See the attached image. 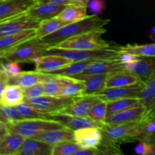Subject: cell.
Instances as JSON below:
<instances>
[{
  "label": "cell",
  "mask_w": 155,
  "mask_h": 155,
  "mask_svg": "<svg viewBox=\"0 0 155 155\" xmlns=\"http://www.w3.org/2000/svg\"><path fill=\"white\" fill-rule=\"evenodd\" d=\"M40 22L26 13L0 21V37L19 33L29 29H37Z\"/></svg>",
  "instance_id": "obj_8"
},
{
  "label": "cell",
  "mask_w": 155,
  "mask_h": 155,
  "mask_svg": "<svg viewBox=\"0 0 155 155\" xmlns=\"http://www.w3.org/2000/svg\"><path fill=\"white\" fill-rule=\"evenodd\" d=\"M149 38L155 42V25L151 28L149 33Z\"/></svg>",
  "instance_id": "obj_49"
},
{
  "label": "cell",
  "mask_w": 155,
  "mask_h": 155,
  "mask_svg": "<svg viewBox=\"0 0 155 155\" xmlns=\"http://www.w3.org/2000/svg\"><path fill=\"white\" fill-rule=\"evenodd\" d=\"M52 119L61 123L65 127L72 130H77L80 129L87 128V127H99L102 129L105 124L97 122L89 116L77 117L68 114L58 113H51Z\"/></svg>",
  "instance_id": "obj_10"
},
{
  "label": "cell",
  "mask_w": 155,
  "mask_h": 155,
  "mask_svg": "<svg viewBox=\"0 0 155 155\" xmlns=\"http://www.w3.org/2000/svg\"><path fill=\"white\" fill-rule=\"evenodd\" d=\"M50 47L42 39L31 38L16 46L0 52L2 60L16 61L18 63L34 62L37 58L44 55L47 48Z\"/></svg>",
  "instance_id": "obj_2"
},
{
  "label": "cell",
  "mask_w": 155,
  "mask_h": 155,
  "mask_svg": "<svg viewBox=\"0 0 155 155\" xmlns=\"http://www.w3.org/2000/svg\"><path fill=\"white\" fill-rule=\"evenodd\" d=\"M142 104L139 98H124L107 101V117L114 114Z\"/></svg>",
  "instance_id": "obj_31"
},
{
  "label": "cell",
  "mask_w": 155,
  "mask_h": 155,
  "mask_svg": "<svg viewBox=\"0 0 155 155\" xmlns=\"http://www.w3.org/2000/svg\"><path fill=\"white\" fill-rule=\"evenodd\" d=\"M74 141L82 148H96L103 140L102 130L99 127H87L74 130Z\"/></svg>",
  "instance_id": "obj_11"
},
{
  "label": "cell",
  "mask_w": 155,
  "mask_h": 155,
  "mask_svg": "<svg viewBox=\"0 0 155 155\" xmlns=\"http://www.w3.org/2000/svg\"><path fill=\"white\" fill-rule=\"evenodd\" d=\"M35 139L51 145H54L64 142L74 141V130L65 127L63 129L45 131L36 136Z\"/></svg>",
  "instance_id": "obj_23"
},
{
  "label": "cell",
  "mask_w": 155,
  "mask_h": 155,
  "mask_svg": "<svg viewBox=\"0 0 155 155\" xmlns=\"http://www.w3.org/2000/svg\"><path fill=\"white\" fill-rule=\"evenodd\" d=\"M36 0H0V21L25 13Z\"/></svg>",
  "instance_id": "obj_14"
},
{
  "label": "cell",
  "mask_w": 155,
  "mask_h": 155,
  "mask_svg": "<svg viewBox=\"0 0 155 155\" xmlns=\"http://www.w3.org/2000/svg\"><path fill=\"white\" fill-rule=\"evenodd\" d=\"M53 145L36 139H25L16 155H52Z\"/></svg>",
  "instance_id": "obj_22"
},
{
  "label": "cell",
  "mask_w": 155,
  "mask_h": 155,
  "mask_svg": "<svg viewBox=\"0 0 155 155\" xmlns=\"http://www.w3.org/2000/svg\"><path fill=\"white\" fill-rule=\"evenodd\" d=\"M155 120V101L150 106L149 108L146 110L145 114H144L143 117L142 118V120L145 122H150V121Z\"/></svg>",
  "instance_id": "obj_44"
},
{
  "label": "cell",
  "mask_w": 155,
  "mask_h": 155,
  "mask_svg": "<svg viewBox=\"0 0 155 155\" xmlns=\"http://www.w3.org/2000/svg\"><path fill=\"white\" fill-rule=\"evenodd\" d=\"M125 69L124 66L119 61L117 58L104 60L92 61L85 72L82 74H91V75H104L117 71Z\"/></svg>",
  "instance_id": "obj_19"
},
{
  "label": "cell",
  "mask_w": 155,
  "mask_h": 155,
  "mask_svg": "<svg viewBox=\"0 0 155 155\" xmlns=\"http://www.w3.org/2000/svg\"><path fill=\"white\" fill-rule=\"evenodd\" d=\"M82 148L75 141H69L53 145L52 155H74Z\"/></svg>",
  "instance_id": "obj_36"
},
{
  "label": "cell",
  "mask_w": 155,
  "mask_h": 155,
  "mask_svg": "<svg viewBox=\"0 0 155 155\" xmlns=\"http://www.w3.org/2000/svg\"><path fill=\"white\" fill-rule=\"evenodd\" d=\"M66 24V23L64 22L58 16L50 18V19L44 20L41 21L39 26L36 29V36L39 39H42L45 36L55 33Z\"/></svg>",
  "instance_id": "obj_30"
},
{
  "label": "cell",
  "mask_w": 155,
  "mask_h": 155,
  "mask_svg": "<svg viewBox=\"0 0 155 155\" xmlns=\"http://www.w3.org/2000/svg\"><path fill=\"white\" fill-rule=\"evenodd\" d=\"M92 61H84L73 62L71 64L64 68L63 69L59 70L54 73H51V74L64 76V77H75L80 74H83Z\"/></svg>",
  "instance_id": "obj_34"
},
{
  "label": "cell",
  "mask_w": 155,
  "mask_h": 155,
  "mask_svg": "<svg viewBox=\"0 0 155 155\" xmlns=\"http://www.w3.org/2000/svg\"><path fill=\"white\" fill-rule=\"evenodd\" d=\"M54 77L53 74L39 71H21L17 76L9 78L8 84L17 85L22 89L29 88L39 83H43Z\"/></svg>",
  "instance_id": "obj_16"
},
{
  "label": "cell",
  "mask_w": 155,
  "mask_h": 155,
  "mask_svg": "<svg viewBox=\"0 0 155 155\" xmlns=\"http://www.w3.org/2000/svg\"><path fill=\"white\" fill-rule=\"evenodd\" d=\"M118 52L113 46L98 50H73L64 49L50 46L47 48L45 54H56L70 59L73 62L84 61H96L104 59L114 58L117 57Z\"/></svg>",
  "instance_id": "obj_6"
},
{
  "label": "cell",
  "mask_w": 155,
  "mask_h": 155,
  "mask_svg": "<svg viewBox=\"0 0 155 155\" xmlns=\"http://www.w3.org/2000/svg\"><path fill=\"white\" fill-rule=\"evenodd\" d=\"M107 101L101 100L91 108L89 117L97 122L105 124L107 118Z\"/></svg>",
  "instance_id": "obj_38"
},
{
  "label": "cell",
  "mask_w": 155,
  "mask_h": 155,
  "mask_svg": "<svg viewBox=\"0 0 155 155\" xmlns=\"http://www.w3.org/2000/svg\"><path fill=\"white\" fill-rule=\"evenodd\" d=\"M107 30L104 28L92 30L71 36L52 46L64 49L73 50H98L110 46L102 38Z\"/></svg>",
  "instance_id": "obj_5"
},
{
  "label": "cell",
  "mask_w": 155,
  "mask_h": 155,
  "mask_svg": "<svg viewBox=\"0 0 155 155\" xmlns=\"http://www.w3.org/2000/svg\"><path fill=\"white\" fill-rule=\"evenodd\" d=\"M109 22L110 20L103 19L98 16L88 15L81 21L66 24L55 33L45 36L42 39L49 46H52L71 36L104 28V26Z\"/></svg>",
  "instance_id": "obj_1"
},
{
  "label": "cell",
  "mask_w": 155,
  "mask_h": 155,
  "mask_svg": "<svg viewBox=\"0 0 155 155\" xmlns=\"http://www.w3.org/2000/svg\"><path fill=\"white\" fill-rule=\"evenodd\" d=\"M154 145L145 139H139V143L135 147V153L140 155H152L154 151Z\"/></svg>",
  "instance_id": "obj_42"
},
{
  "label": "cell",
  "mask_w": 155,
  "mask_h": 155,
  "mask_svg": "<svg viewBox=\"0 0 155 155\" xmlns=\"http://www.w3.org/2000/svg\"><path fill=\"white\" fill-rule=\"evenodd\" d=\"M77 97L44 95L35 98H24V102L33 106L41 111L46 113H56L68 107L77 98Z\"/></svg>",
  "instance_id": "obj_7"
},
{
  "label": "cell",
  "mask_w": 155,
  "mask_h": 155,
  "mask_svg": "<svg viewBox=\"0 0 155 155\" xmlns=\"http://www.w3.org/2000/svg\"><path fill=\"white\" fill-rule=\"evenodd\" d=\"M144 83L139 81V83L133 86L117 88H106L95 95L106 101L124 98H139Z\"/></svg>",
  "instance_id": "obj_9"
},
{
  "label": "cell",
  "mask_w": 155,
  "mask_h": 155,
  "mask_svg": "<svg viewBox=\"0 0 155 155\" xmlns=\"http://www.w3.org/2000/svg\"><path fill=\"white\" fill-rule=\"evenodd\" d=\"M36 29H29L19 33L0 37V52L16 46L36 36Z\"/></svg>",
  "instance_id": "obj_24"
},
{
  "label": "cell",
  "mask_w": 155,
  "mask_h": 155,
  "mask_svg": "<svg viewBox=\"0 0 155 155\" xmlns=\"http://www.w3.org/2000/svg\"><path fill=\"white\" fill-rule=\"evenodd\" d=\"M1 122L7 124L8 123L21 120L24 118L18 111L16 106H7L1 104L0 107Z\"/></svg>",
  "instance_id": "obj_37"
},
{
  "label": "cell",
  "mask_w": 155,
  "mask_h": 155,
  "mask_svg": "<svg viewBox=\"0 0 155 155\" xmlns=\"http://www.w3.org/2000/svg\"><path fill=\"white\" fill-rule=\"evenodd\" d=\"M24 119H52L51 113L41 111L33 106L23 102L16 106Z\"/></svg>",
  "instance_id": "obj_33"
},
{
  "label": "cell",
  "mask_w": 155,
  "mask_h": 155,
  "mask_svg": "<svg viewBox=\"0 0 155 155\" xmlns=\"http://www.w3.org/2000/svg\"><path fill=\"white\" fill-rule=\"evenodd\" d=\"M107 74L104 75H91V74H80L74 78L85 81V89L80 96L94 95L101 92L106 88V79Z\"/></svg>",
  "instance_id": "obj_21"
},
{
  "label": "cell",
  "mask_w": 155,
  "mask_h": 155,
  "mask_svg": "<svg viewBox=\"0 0 155 155\" xmlns=\"http://www.w3.org/2000/svg\"><path fill=\"white\" fill-rule=\"evenodd\" d=\"M54 74V77L43 82L45 95H58L61 89L64 84L65 77L58 75V74Z\"/></svg>",
  "instance_id": "obj_35"
},
{
  "label": "cell",
  "mask_w": 155,
  "mask_h": 155,
  "mask_svg": "<svg viewBox=\"0 0 155 155\" xmlns=\"http://www.w3.org/2000/svg\"><path fill=\"white\" fill-rule=\"evenodd\" d=\"M137 56L135 54H130L128 52H119L117 58L119 60V61L124 66L128 64L131 63L133 61L136 60L137 58Z\"/></svg>",
  "instance_id": "obj_43"
},
{
  "label": "cell",
  "mask_w": 155,
  "mask_h": 155,
  "mask_svg": "<svg viewBox=\"0 0 155 155\" xmlns=\"http://www.w3.org/2000/svg\"><path fill=\"white\" fill-rule=\"evenodd\" d=\"M8 130L24 139H35L45 131L65 128L61 122L50 119H23L8 123Z\"/></svg>",
  "instance_id": "obj_4"
},
{
  "label": "cell",
  "mask_w": 155,
  "mask_h": 155,
  "mask_svg": "<svg viewBox=\"0 0 155 155\" xmlns=\"http://www.w3.org/2000/svg\"><path fill=\"white\" fill-rule=\"evenodd\" d=\"M88 2H89V0H71L72 4L78 5L87 6Z\"/></svg>",
  "instance_id": "obj_48"
},
{
  "label": "cell",
  "mask_w": 155,
  "mask_h": 155,
  "mask_svg": "<svg viewBox=\"0 0 155 155\" xmlns=\"http://www.w3.org/2000/svg\"><path fill=\"white\" fill-rule=\"evenodd\" d=\"M36 2H48L53 3V4L61 5H68L71 4V0H36Z\"/></svg>",
  "instance_id": "obj_46"
},
{
  "label": "cell",
  "mask_w": 155,
  "mask_h": 155,
  "mask_svg": "<svg viewBox=\"0 0 155 155\" xmlns=\"http://www.w3.org/2000/svg\"><path fill=\"white\" fill-rule=\"evenodd\" d=\"M24 91L21 86L8 84L1 92L0 103L2 105L17 106L24 102Z\"/></svg>",
  "instance_id": "obj_26"
},
{
  "label": "cell",
  "mask_w": 155,
  "mask_h": 155,
  "mask_svg": "<svg viewBox=\"0 0 155 155\" xmlns=\"http://www.w3.org/2000/svg\"><path fill=\"white\" fill-rule=\"evenodd\" d=\"M87 6L71 4L66 5L64 10L58 15L67 24L81 21L87 17Z\"/></svg>",
  "instance_id": "obj_27"
},
{
  "label": "cell",
  "mask_w": 155,
  "mask_h": 155,
  "mask_svg": "<svg viewBox=\"0 0 155 155\" xmlns=\"http://www.w3.org/2000/svg\"><path fill=\"white\" fill-rule=\"evenodd\" d=\"M146 124L147 122L142 120L116 125L106 124L101 129L103 139L119 145L139 141L143 136Z\"/></svg>",
  "instance_id": "obj_3"
},
{
  "label": "cell",
  "mask_w": 155,
  "mask_h": 155,
  "mask_svg": "<svg viewBox=\"0 0 155 155\" xmlns=\"http://www.w3.org/2000/svg\"><path fill=\"white\" fill-rule=\"evenodd\" d=\"M23 91H24L25 98H27V99L38 98V97L45 95L43 83H37V84L30 86L29 88L23 89Z\"/></svg>",
  "instance_id": "obj_41"
},
{
  "label": "cell",
  "mask_w": 155,
  "mask_h": 155,
  "mask_svg": "<svg viewBox=\"0 0 155 155\" xmlns=\"http://www.w3.org/2000/svg\"><path fill=\"white\" fill-rule=\"evenodd\" d=\"M24 140L25 139L22 136L8 132L4 137L0 139V154L16 155Z\"/></svg>",
  "instance_id": "obj_25"
},
{
  "label": "cell",
  "mask_w": 155,
  "mask_h": 155,
  "mask_svg": "<svg viewBox=\"0 0 155 155\" xmlns=\"http://www.w3.org/2000/svg\"><path fill=\"white\" fill-rule=\"evenodd\" d=\"M142 139H145V140L147 141V142H151V143H152L153 145H154V148H155V133L151 135V136H146V137L142 138ZM152 155H155V148H154V152L152 153Z\"/></svg>",
  "instance_id": "obj_47"
},
{
  "label": "cell",
  "mask_w": 155,
  "mask_h": 155,
  "mask_svg": "<svg viewBox=\"0 0 155 155\" xmlns=\"http://www.w3.org/2000/svg\"><path fill=\"white\" fill-rule=\"evenodd\" d=\"M139 81L140 80L137 76L127 70L123 69L107 74L106 79V88L133 86L139 83Z\"/></svg>",
  "instance_id": "obj_20"
},
{
  "label": "cell",
  "mask_w": 155,
  "mask_h": 155,
  "mask_svg": "<svg viewBox=\"0 0 155 155\" xmlns=\"http://www.w3.org/2000/svg\"><path fill=\"white\" fill-rule=\"evenodd\" d=\"M113 47L118 52H128L137 57H155V42L144 45L128 44Z\"/></svg>",
  "instance_id": "obj_28"
},
{
  "label": "cell",
  "mask_w": 155,
  "mask_h": 155,
  "mask_svg": "<svg viewBox=\"0 0 155 155\" xmlns=\"http://www.w3.org/2000/svg\"><path fill=\"white\" fill-rule=\"evenodd\" d=\"M146 110V107L143 104H138L108 117L106 118V124L110 125H116V124H124V123L141 120Z\"/></svg>",
  "instance_id": "obj_18"
},
{
  "label": "cell",
  "mask_w": 155,
  "mask_h": 155,
  "mask_svg": "<svg viewBox=\"0 0 155 155\" xmlns=\"http://www.w3.org/2000/svg\"><path fill=\"white\" fill-rule=\"evenodd\" d=\"M65 7L66 5H61L53 3L36 2L25 13L33 19L41 22L44 20L58 16Z\"/></svg>",
  "instance_id": "obj_17"
},
{
  "label": "cell",
  "mask_w": 155,
  "mask_h": 155,
  "mask_svg": "<svg viewBox=\"0 0 155 155\" xmlns=\"http://www.w3.org/2000/svg\"><path fill=\"white\" fill-rule=\"evenodd\" d=\"M154 133H155V120H153L147 123L145 130H144V134L142 138L149 136L151 135L154 134Z\"/></svg>",
  "instance_id": "obj_45"
},
{
  "label": "cell",
  "mask_w": 155,
  "mask_h": 155,
  "mask_svg": "<svg viewBox=\"0 0 155 155\" xmlns=\"http://www.w3.org/2000/svg\"><path fill=\"white\" fill-rule=\"evenodd\" d=\"M141 103L148 110L155 101V70L151 77L144 83V86L139 95Z\"/></svg>",
  "instance_id": "obj_32"
},
{
  "label": "cell",
  "mask_w": 155,
  "mask_h": 155,
  "mask_svg": "<svg viewBox=\"0 0 155 155\" xmlns=\"http://www.w3.org/2000/svg\"><path fill=\"white\" fill-rule=\"evenodd\" d=\"M101 100V98L95 95L77 96L71 104L59 111L58 113L77 117L89 116L91 108Z\"/></svg>",
  "instance_id": "obj_13"
},
{
  "label": "cell",
  "mask_w": 155,
  "mask_h": 155,
  "mask_svg": "<svg viewBox=\"0 0 155 155\" xmlns=\"http://www.w3.org/2000/svg\"><path fill=\"white\" fill-rule=\"evenodd\" d=\"M33 63L35 64V71L51 74L63 69L73 61L63 56L45 54L37 58Z\"/></svg>",
  "instance_id": "obj_12"
},
{
  "label": "cell",
  "mask_w": 155,
  "mask_h": 155,
  "mask_svg": "<svg viewBox=\"0 0 155 155\" xmlns=\"http://www.w3.org/2000/svg\"><path fill=\"white\" fill-rule=\"evenodd\" d=\"M124 68L137 76L145 83L155 70V57H138Z\"/></svg>",
  "instance_id": "obj_15"
},
{
  "label": "cell",
  "mask_w": 155,
  "mask_h": 155,
  "mask_svg": "<svg viewBox=\"0 0 155 155\" xmlns=\"http://www.w3.org/2000/svg\"><path fill=\"white\" fill-rule=\"evenodd\" d=\"M85 89V81L74 77H65V82L61 89L58 96H80Z\"/></svg>",
  "instance_id": "obj_29"
},
{
  "label": "cell",
  "mask_w": 155,
  "mask_h": 155,
  "mask_svg": "<svg viewBox=\"0 0 155 155\" xmlns=\"http://www.w3.org/2000/svg\"><path fill=\"white\" fill-rule=\"evenodd\" d=\"M106 8L105 0H89L87 9L90 15L98 16Z\"/></svg>",
  "instance_id": "obj_40"
},
{
  "label": "cell",
  "mask_w": 155,
  "mask_h": 155,
  "mask_svg": "<svg viewBox=\"0 0 155 155\" xmlns=\"http://www.w3.org/2000/svg\"><path fill=\"white\" fill-rule=\"evenodd\" d=\"M0 72L3 73L5 75L11 78V77H15V76H17L18 74H20L21 72V69L19 63H18V62L5 61V62H2L1 63Z\"/></svg>",
  "instance_id": "obj_39"
}]
</instances>
